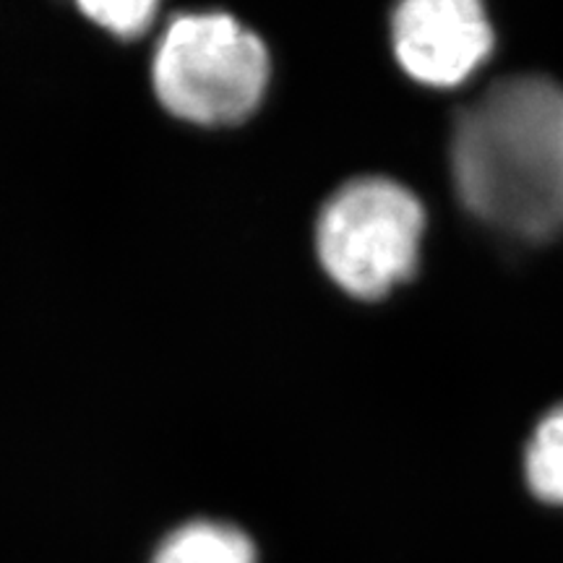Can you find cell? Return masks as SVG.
<instances>
[{"mask_svg":"<svg viewBox=\"0 0 563 563\" xmlns=\"http://www.w3.org/2000/svg\"><path fill=\"white\" fill-rule=\"evenodd\" d=\"M150 563H258V551L238 525L191 519L162 538Z\"/></svg>","mask_w":563,"mask_h":563,"instance_id":"5","label":"cell"},{"mask_svg":"<svg viewBox=\"0 0 563 563\" xmlns=\"http://www.w3.org/2000/svg\"><path fill=\"white\" fill-rule=\"evenodd\" d=\"M152 91L175 121L196 129L241 125L272 84L266 42L228 11H183L165 21L152 51Z\"/></svg>","mask_w":563,"mask_h":563,"instance_id":"2","label":"cell"},{"mask_svg":"<svg viewBox=\"0 0 563 563\" xmlns=\"http://www.w3.org/2000/svg\"><path fill=\"white\" fill-rule=\"evenodd\" d=\"M462 201L496 228L543 241L563 230V87L498 81L462 110L452 141Z\"/></svg>","mask_w":563,"mask_h":563,"instance_id":"1","label":"cell"},{"mask_svg":"<svg viewBox=\"0 0 563 563\" xmlns=\"http://www.w3.org/2000/svg\"><path fill=\"white\" fill-rule=\"evenodd\" d=\"M525 470L527 483L540 501L563 506V405L534 428Z\"/></svg>","mask_w":563,"mask_h":563,"instance_id":"6","label":"cell"},{"mask_svg":"<svg viewBox=\"0 0 563 563\" xmlns=\"http://www.w3.org/2000/svg\"><path fill=\"white\" fill-rule=\"evenodd\" d=\"M79 13L110 37L121 42H136L146 37L159 21L162 5L154 0H129V3H104V0H87L76 5Z\"/></svg>","mask_w":563,"mask_h":563,"instance_id":"7","label":"cell"},{"mask_svg":"<svg viewBox=\"0 0 563 563\" xmlns=\"http://www.w3.org/2000/svg\"><path fill=\"white\" fill-rule=\"evenodd\" d=\"M391 40L415 81L456 87L488 58L493 30L475 0H410L394 11Z\"/></svg>","mask_w":563,"mask_h":563,"instance_id":"4","label":"cell"},{"mask_svg":"<svg viewBox=\"0 0 563 563\" xmlns=\"http://www.w3.org/2000/svg\"><path fill=\"white\" fill-rule=\"evenodd\" d=\"M422 230L426 214L405 186L357 178L321 207L316 253L336 287L352 298L376 300L412 277Z\"/></svg>","mask_w":563,"mask_h":563,"instance_id":"3","label":"cell"}]
</instances>
